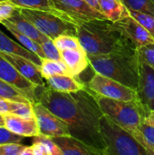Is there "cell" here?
<instances>
[{"instance_id":"obj_36","label":"cell","mask_w":154,"mask_h":155,"mask_svg":"<svg viewBox=\"0 0 154 155\" xmlns=\"http://www.w3.org/2000/svg\"><path fill=\"white\" fill-rule=\"evenodd\" d=\"M33 155H48V152L45 146L40 142L33 141V144L31 145Z\"/></svg>"},{"instance_id":"obj_34","label":"cell","mask_w":154,"mask_h":155,"mask_svg":"<svg viewBox=\"0 0 154 155\" xmlns=\"http://www.w3.org/2000/svg\"><path fill=\"white\" fill-rule=\"evenodd\" d=\"M23 138V136L12 133L5 126L0 127V145L11 143H20Z\"/></svg>"},{"instance_id":"obj_22","label":"cell","mask_w":154,"mask_h":155,"mask_svg":"<svg viewBox=\"0 0 154 155\" xmlns=\"http://www.w3.org/2000/svg\"><path fill=\"white\" fill-rule=\"evenodd\" d=\"M40 70H41L42 75L44 79L54 76V75H58V74L72 75L71 71L69 70L66 64L63 60L56 61V60L44 58L42 60V64L40 66Z\"/></svg>"},{"instance_id":"obj_14","label":"cell","mask_w":154,"mask_h":155,"mask_svg":"<svg viewBox=\"0 0 154 155\" xmlns=\"http://www.w3.org/2000/svg\"><path fill=\"white\" fill-rule=\"evenodd\" d=\"M5 115V127L12 133L23 137H34L39 134V128L35 117L27 118L13 114Z\"/></svg>"},{"instance_id":"obj_25","label":"cell","mask_w":154,"mask_h":155,"mask_svg":"<svg viewBox=\"0 0 154 155\" xmlns=\"http://www.w3.org/2000/svg\"><path fill=\"white\" fill-rule=\"evenodd\" d=\"M129 10H134L154 16V2L152 0H122Z\"/></svg>"},{"instance_id":"obj_16","label":"cell","mask_w":154,"mask_h":155,"mask_svg":"<svg viewBox=\"0 0 154 155\" xmlns=\"http://www.w3.org/2000/svg\"><path fill=\"white\" fill-rule=\"evenodd\" d=\"M61 55L74 76L81 74L90 65L88 54L82 47L61 51Z\"/></svg>"},{"instance_id":"obj_6","label":"cell","mask_w":154,"mask_h":155,"mask_svg":"<svg viewBox=\"0 0 154 155\" xmlns=\"http://www.w3.org/2000/svg\"><path fill=\"white\" fill-rule=\"evenodd\" d=\"M20 11L41 33L53 40L61 35H77L78 25L53 12L27 8H20Z\"/></svg>"},{"instance_id":"obj_42","label":"cell","mask_w":154,"mask_h":155,"mask_svg":"<svg viewBox=\"0 0 154 155\" xmlns=\"http://www.w3.org/2000/svg\"><path fill=\"white\" fill-rule=\"evenodd\" d=\"M152 1H153V2H154V0H152Z\"/></svg>"},{"instance_id":"obj_26","label":"cell","mask_w":154,"mask_h":155,"mask_svg":"<svg viewBox=\"0 0 154 155\" xmlns=\"http://www.w3.org/2000/svg\"><path fill=\"white\" fill-rule=\"evenodd\" d=\"M0 96L10 101L16 102H31L29 101L20 91H18L13 85L5 83L0 79Z\"/></svg>"},{"instance_id":"obj_18","label":"cell","mask_w":154,"mask_h":155,"mask_svg":"<svg viewBox=\"0 0 154 155\" xmlns=\"http://www.w3.org/2000/svg\"><path fill=\"white\" fill-rule=\"evenodd\" d=\"M7 21L13 26H15L18 31L31 37L32 39H34L40 45L49 38L46 35H44L43 33H41L34 25V24L21 13L20 8L18 7L15 9L12 16L9 19H7Z\"/></svg>"},{"instance_id":"obj_7","label":"cell","mask_w":154,"mask_h":155,"mask_svg":"<svg viewBox=\"0 0 154 155\" xmlns=\"http://www.w3.org/2000/svg\"><path fill=\"white\" fill-rule=\"evenodd\" d=\"M86 88L97 95L120 101H140L136 90L103 74L95 73Z\"/></svg>"},{"instance_id":"obj_20","label":"cell","mask_w":154,"mask_h":155,"mask_svg":"<svg viewBox=\"0 0 154 155\" xmlns=\"http://www.w3.org/2000/svg\"><path fill=\"white\" fill-rule=\"evenodd\" d=\"M99 5L101 13L113 23L130 15L128 8L122 0H99Z\"/></svg>"},{"instance_id":"obj_23","label":"cell","mask_w":154,"mask_h":155,"mask_svg":"<svg viewBox=\"0 0 154 155\" xmlns=\"http://www.w3.org/2000/svg\"><path fill=\"white\" fill-rule=\"evenodd\" d=\"M135 139L141 143V145L149 153L150 155H154V127L145 123L142 124L139 134L135 136Z\"/></svg>"},{"instance_id":"obj_9","label":"cell","mask_w":154,"mask_h":155,"mask_svg":"<svg viewBox=\"0 0 154 155\" xmlns=\"http://www.w3.org/2000/svg\"><path fill=\"white\" fill-rule=\"evenodd\" d=\"M33 106L39 128V134L52 138L71 135L69 127L65 122L38 102L33 103Z\"/></svg>"},{"instance_id":"obj_11","label":"cell","mask_w":154,"mask_h":155,"mask_svg":"<svg viewBox=\"0 0 154 155\" xmlns=\"http://www.w3.org/2000/svg\"><path fill=\"white\" fill-rule=\"evenodd\" d=\"M113 24L137 48L154 43V36L152 33L131 15Z\"/></svg>"},{"instance_id":"obj_17","label":"cell","mask_w":154,"mask_h":155,"mask_svg":"<svg viewBox=\"0 0 154 155\" xmlns=\"http://www.w3.org/2000/svg\"><path fill=\"white\" fill-rule=\"evenodd\" d=\"M46 84L53 90L60 93H76L86 88V84L80 81L77 76L58 74L45 79Z\"/></svg>"},{"instance_id":"obj_32","label":"cell","mask_w":154,"mask_h":155,"mask_svg":"<svg viewBox=\"0 0 154 155\" xmlns=\"http://www.w3.org/2000/svg\"><path fill=\"white\" fill-rule=\"evenodd\" d=\"M129 12L133 17H134L143 26H145L154 36V16L143 14V13H140V12H137L134 10H129Z\"/></svg>"},{"instance_id":"obj_15","label":"cell","mask_w":154,"mask_h":155,"mask_svg":"<svg viewBox=\"0 0 154 155\" xmlns=\"http://www.w3.org/2000/svg\"><path fill=\"white\" fill-rule=\"evenodd\" d=\"M52 139L61 149L63 155H104L101 150L92 147L71 135L57 136Z\"/></svg>"},{"instance_id":"obj_27","label":"cell","mask_w":154,"mask_h":155,"mask_svg":"<svg viewBox=\"0 0 154 155\" xmlns=\"http://www.w3.org/2000/svg\"><path fill=\"white\" fill-rule=\"evenodd\" d=\"M15 115L27 117V118H33L34 116V106L32 102H16V101H11L10 105V113Z\"/></svg>"},{"instance_id":"obj_41","label":"cell","mask_w":154,"mask_h":155,"mask_svg":"<svg viewBox=\"0 0 154 155\" xmlns=\"http://www.w3.org/2000/svg\"><path fill=\"white\" fill-rule=\"evenodd\" d=\"M3 1H6V0H0V2H3Z\"/></svg>"},{"instance_id":"obj_30","label":"cell","mask_w":154,"mask_h":155,"mask_svg":"<svg viewBox=\"0 0 154 155\" xmlns=\"http://www.w3.org/2000/svg\"><path fill=\"white\" fill-rule=\"evenodd\" d=\"M137 53L142 62L154 68V43L137 48Z\"/></svg>"},{"instance_id":"obj_2","label":"cell","mask_w":154,"mask_h":155,"mask_svg":"<svg viewBox=\"0 0 154 155\" xmlns=\"http://www.w3.org/2000/svg\"><path fill=\"white\" fill-rule=\"evenodd\" d=\"M76 36L88 55L137 49L133 43L114 25L113 22L108 19H93L79 25Z\"/></svg>"},{"instance_id":"obj_5","label":"cell","mask_w":154,"mask_h":155,"mask_svg":"<svg viewBox=\"0 0 154 155\" xmlns=\"http://www.w3.org/2000/svg\"><path fill=\"white\" fill-rule=\"evenodd\" d=\"M99 124L106 155H150L129 132L109 116L103 114Z\"/></svg>"},{"instance_id":"obj_21","label":"cell","mask_w":154,"mask_h":155,"mask_svg":"<svg viewBox=\"0 0 154 155\" xmlns=\"http://www.w3.org/2000/svg\"><path fill=\"white\" fill-rule=\"evenodd\" d=\"M1 24L17 39V41L25 48H27L28 50L32 51L33 53L36 54L38 56H40L42 59L45 58L44 54L43 52V49L41 47V45L39 43H37L36 41H34V39H32L31 37L27 36L26 35L21 33L20 31H18L15 26H13L7 20H5L3 22H1Z\"/></svg>"},{"instance_id":"obj_29","label":"cell","mask_w":154,"mask_h":155,"mask_svg":"<svg viewBox=\"0 0 154 155\" xmlns=\"http://www.w3.org/2000/svg\"><path fill=\"white\" fill-rule=\"evenodd\" d=\"M41 47L43 49L45 58L51 60H56V61L62 60L61 51L57 48L53 39L48 38L47 40L43 42L41 44Z\"/></svg>"},{"instance_id":"obj_39","label":"cell","mask_w":154,"mask_h":155,"mask_svg":"<svg viewBox=\"0 0 154 155\" xmlns=\"http://www.w3.org/2000/svg\"><path fill=\"white\" fill-rule=\"evenodd\" d=\"M89 5H91L93 8H94L95 10L100 11V5H99V0H84Z\"/></svg>"},{"instance_id":"obj_8","label":"cell","mask_w":154,"mask_h":155,"mask_svg":"<svg viewBox=\"0 0 154 155\" xmlns=\"http://www.w3.org/2000/svg\"><path fill=\"white\" fill-rule=\"evenodd\" d=\"M52 2L59 16L76 25L93 19H107L84 0H52Z\"/></svg>"},{"instance_id":"obj_1","label":"cell","mask_w":154,"mask_h":155,"mask_svg":"<svg viewBox=\"0 0 154 155\" xmlns=\"http://www.w3.org/2000/svg\"><path fill=\"white\" fill-rule=\"evenodd\" d=\"M35 102L65 122L70 134L105 154L99 120L103 114L93 94L85 88L76 93H60L47 84L35 87Z\"/></svg>"},{"instance_id":"obj_28","label":"cell","mask_w":154,"mask_h":155,"mask_svg":"<svg viewBox=\"0 0 154 155\" xmlns=\"http://www.w3.org/2000/svg\"><path fill=\"white\" fill-rule=\"evenodd\" d=\"M54 42L60 51L82 47L78 37L72 35H61L54 38Z\"/></svg>"},{"instance_id":"obj_35","label":"cell","mask_w":154,"mask_h":155,"mask_svg":"<svg viewBox=\"0 0 154 155\" xmlns=\"http://www.w3.org/2000/svg\"><path fill=\"white\" fill-rule=\"evenodd\" d=\"M17 7L9 0L0 2V23L9 19Z\"/></svg>"},{"instance_id":"obj_31","label":"cell","mask_w":154,"mask_h":155,"mask_svg":"<svg viewBox=\"0 0 154 155\" xmlns=\"http://www.w3.org/2000/svg\"><path fill=\"white\" fill-rule=\"evenodd\" d=\"M33 138H34L33 141L40 142L45 146V148L48 152V155H63L61 149L58 147V145L54 142V140L51 137L38 134L36 136H34Z\"/></svg>"},{"instance_id":"obj_19","label":"cell","mask_w":154,"mask_h":155,"mask_svg":"<svg viewBox=\"0 0 154 155\" xmlns=\"http://www.w3.org/2000/svg\"><path fill=\"white\" fill-rule=\"evenodd\" d=\"M0 52L20 55L22 57H25L32 61L39 67L42 64L43 59L40 56H38L36 54L33 53L32 51L28 50L21 44H18L13 39H11L10 37H8L1 30H0Z\"/></svg>"},{"instance_id":"obj_37","label":"cell","mask_w":154,"mask_h":155,"mask_svg":"<svg viewBox=\"0 0 154 155\" xmlns=\"http://www.w3.org/2000/svg\"><path fill=\"white\" fill-rule=\"evenodd\" d=\"M10 105L11 101L0 96V114H7L10 113Z\"/></svg>"},{"instance_id":"obj_40","label":"cell","mask_w":154,"mask_h":155,"mask_svg":"<svg viewBox=\"0 0 154 155\" xmlns=\"http://www.w3.org/2000/svg\"><path fill=\"white\" fill-rule=\"evenodd\" d=\"M5 126V115L0 114V127Z\"/></svg>"},{"instance_id":"obj_24","label":"cell","mask_w":154,"mask_h":155,"mask_svg":"<svg viewBox=\"0 0 154 155\" xmlns=\"http://www.w3.org/2000/svg\"><path fill=\"white\" fill-rule=\"evenodd\" d=\"M18 8L50 11L56 14L52 0H9ZM57 15V14H56Z\"/></svg>"},{"instance_id":"obj_4","label":"cell","mask_w":154,"mask_h":155,"mask_svg":"<svg viewBox=\"0 0 154 155\" xmlns=\"http://www.w3.org/2000/svg\"><path fill=\"white\" fill-rule=\"evenodd\" d=\"M90 93L94 97L103 114L109 116L135 138L148 114L142 103L140 101L113 100Z\"/></svg>"},{"instance_id":"obj_10","label":"cell","mask_w":154,"mask_h":155,"mask_svg":"<svg viewBox=\"0 0 154 155\" xmlns=\"http://www.w3.org/2000/svg\"><path fill=\"white\" fill-rule=\"evenodd\" d=\"M0 79L20 91L29 101L35 103V87L37 85L24 77L16 68L0 54Z\"/></svg>"},{"instance_id":"obj_12","label":"cell","mask_w":154,"mask_h":155,"mask_svg":"<svg viewBox=\"0 0 154 155\" xmlns=\"http://www.w3.org/2000/svg\"><path fill=\"white\" fill-rule=\"evenodd\" d=\"M136 92L140 102L147 112L154 110V68L142 61Z\"/></svg>"},{"instance_id":"obj_3","label":"cell","mask_w":154,"mask_h":155,"mask_svg":"<svg viewBox=\"0 0 154 155\" xmlns=\"http://www.w3.org/2000/svg\"><path fill=\"white\" fill-rule=\"evenodd\" d=\"M88 60L94 73L112 78L137 90L141 64L137 49L113 52L106 54L88 55Z\"/></svg>"},{"instance_id":"obj_13","label":"cell","mask_w":154,"mask_h":155,"mask_svg":"<svg viewBox=\"0 0 154 155\" xmlns=\"http://www.w3.org/2000/svg\"><path fill=\"white\" fill-rule=\"evenodd\" d=\"M0 54L15 66L16 70L24 77H25L31 83H33L35 85L46 84L45 79L42 75L40 67L36 65L34 63L20 55L6 54V53H2V52H0Z\"/></svg>"},{"instance_id":"obj_38","label":"cell","mask_w":154,"mask_h":155,"mask_svg":"<svg viewBox=\"0 0 154 155\" xmlns=\"http://www.w3.org/2000/svg\"><path fill=\"white\" fill-rule=\"evenodd\" d=\"M144 121H145V123H147L148 124H150V125H152V126H153L154 127V110L150 111V112L147 114V115H146Z\"/></svg>"},{"instance_id":"obj_33","label":"cell","mask_w":154,"mask_h":155,"mask_svg":"<svg viewBox=\"0 0 154 155\" xmlns=\"http://www.w3.org/2000/svg\"><path fill=\"white\" fill-rule=\"evenodd\" d=\"M26 146L20 143H11L0 145V155H23Z\"/></svg>"}]
</instances>
